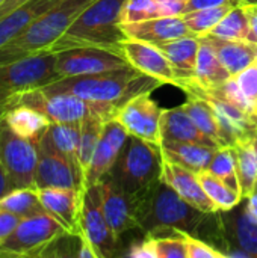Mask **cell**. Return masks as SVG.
<instances>
[{
  "label": "cell",
  "instance_id": "15",
  "mask_svg": "<svg viewBox=\"0 0 257 258\" xmlns=\"http://www.w3.org/2000/svg\"><path fill=\"white\" fill-rule=\"evenodd\" d=\"M127 138L129 135L126 128L117 118H111L105 122L91 165L85 175L83 189L97 184L112 169Z\"/></svg>",
  "mask_w": 257,
  "mask_h": 258
},
{
  "label": "cell",
  "instance_id": "9",
  "mask_svg": "<svg viewBox=\"0 0 257 258\" xmlns=\"http://www.w3.org/2000/svg\"><path fill=\"white\" fill-rule=\"evenodd\" d=\"M38 154V142L17 135L0 119V163L14 189L33 187Z\"/></svg>",
  "mask_w": 257,
  "mask_h": 258
},
{
  "label": "cell",
  "instance_id": "53",
  "mask_svg": "<svg viewBox=\"0 0 257 258\" xmlns=\"http://www.w3.org/2000/svg\"><path fill=\"white\" fill-rule=\"evenodd\" d=\"M254 190H256V192H257V184H256V189H254Z\"/></svg>",
  "mask_w": 257,
  "mask_h": 258
},
{
  "label": "cell",
  "instance_id": "11",
  "mask_svg": "<svg viewBox=\"0 0 257 258\" xmlns=\"http://www.w3.org/2000/svg\"><path fill=\"white\" fill-rule=\"evenodd\" d=\"M130 65L121 50L105 47H76L56 53L59 79L105 73Z\"/></svg>",
  "mask_w": 257,
  "mask_h": 258
},
{
  "label": "cell",
  "instance_id": "46",
  "mask_svg": "<svg viewBox=\"0 0 257 258\" xmlns=\"http://www.w3.org/2000/svg\"><path fill=\"white\" fill-rule=\"evenodd\" d=\"M247 15H248V21H250V41L257 44V3H244Z\"/></svg>",
  "mask_w": 257,
  "mask_h": 258
},
{
  "label": "cell",
  "instance_id": "23",
  "mask_svg": "<svg viewBox=\"0 0 257 258\" xmlns=\"http://www.w3.org/2000/svg\"><path fill=\"white\" fill-rule=\"evenodd\" d=\"M61 0H27L9 14L0 18V47L26 29H29L38 18L50 11Z\"/></svg>",
  "mask_w": 257,
  "mask_h": 258
},
{
  "label": "cell",
  "instance_id": "10",
  "mask_svg": "<svg viewBox=\"0 0 257 258\" xmlns=\"http://www.w3.org/2000/svg\"><path fill=\"white\" fill-rule=\"evenodd\" d=\"M79 225L82 239L92 248L97 258H108L115 254L118 239L105 218L98 183L86 187L82 194Z\"/></svg>",
  "mask_w": 257,
  "mask_h": 258
},
{
  "label": "cell",
  "instance_id": "54",
  "mask_svg": "<svg viewBox=\"0 0 257 258\" xmlns=\"http://www.w3.org/2000/svg\"><path fill=\"white\" fill-rule=\"evenodd\" d=\"M256 62H257V60H256Z\"/></svg>",
  "mask_w": 257,
  "mask_h": 258
},
{
  "label": "cell",
  "instance_id": "51",
  "mask_svg": "<svg viewBox=\"0 0 257 258\" xmlns=\"http://www.w3.org/2000/svg\"><path fill=\"white\" fill-rule=\"evenodd\" d=\"M238 2H239V3H245V2H244V0H238Z\"/></svg>",
  "mask_w": 257,
  "mask_h": 258
},
{
  "label": "cell",
  "instance_id": "48",
  "mask_svg": "<svg viewBox=\"0 0 257 258\" xmlns=\"http://www.w3.org/2000/svg\"><path fill=\"white\" fill-rule=\"evenodd\" d=\"M27 0H5L2 5H0V18L5 17L6 14H9L11 11H14L15 8L21 6L23 3H26Z\"/></svg>",
  "mask_w": 257,
  "mask_h": 258
},
{
  "label": "cell",
  "instance_id": "40",
  "mask_svg": "<svg viewBox=\"0 0 257 258\" xmlns=\"http://www.w3.org/2000/svg\"><path fill=\"white\" fill-rule=\"evenodd\" d=\"M158 17V0H127L123 9V23H136Z\"/></svg>",
  "mask_w": 257,
  "mask_h": 258
},
{
  "label": "cell",
  "instance_id": "7",
  "mask_svg": "<svg viewBox=\"0 0 257 258\" xmlns=\"http://www.w3.org/2000/svg\"><path fill=\"white\" fill-rule=\"evenodd\" d=\"M70 231L48 213L21 219L0 242V257H42L48 246Z\"/></svg>",
  "mask_w": 257,
  "mask_h": 258
},
{
  "label": "cell",
  "instance_id": "16",
  "mask_svg": "<svg viewBox=\"0 0 257 258\" xmlns=\"http://www.w3.org/2000/svg\"><path fill=\"white\" fill-rule=\"evenodd\" d=\"M121 51L132 67L161 80L162 83H171L174 86H179V77L173 63L159 50L158 45L126 38L121 42Z\"/></svg>",
  "mask_w": 257,
  "mask_h": 258
},
{
  "label": "cell",
  "instance_id": "21",
  "mask_svg": "<svg viewBox=\"0 0 257 258\" xmlns=\"http://www.w3.org/2000/svg\"><path fill=\"white\" fill-rule=\"evenodd\" d=\"M158 47L173 63L179 77V88L194 83L195 63L200 50V36L188 35L174 41L158 44Z\"/></svg>",
  "mask_w": 257,
  "mask_h": 258
},
{
  "label": "cell",
  "instance_id": "20",
  "mask_svg": "<svg viewBox=\"0 0 257 258\" xmlns=\"http://www.w3.org/2000/svg\"><path fill=\"white\" fill-rule=\"evenodd\" d=\"M123 30L127 38L150 42V44H164L174 41L182 36L194 35L182 15L179 17H156L136 23H123Z\"/></svg>",
  "mask_w": 257,
  "mask_h": 258
},
{
  "label": "cell",
  "instance_id": "22",
  "mask_svg": "<svg viewBox=\"0 0 257 258\" xmlns=\"http://www.w3.org/2000/svg\"><path fill=\"white\" fill-rule=\"evenodd\" d=\"M177 141V142H194L208 147L220 148L212 139H209L191 119L183 106L162 110L161 116V142Z\"/></svg>",
  "mask_w": 257,
  "mask_h": 258
},
{
  "label": "cell",
  "instance_id": "42",
  "mask_svg": "<svg viewBox=\"0 0 257 258\" xmlns=\"http://www.w3.org/2000/svg\"><path fill=\"white\" fill-rule=\"evenodd\" d=\"M233 77H235L238 86L241 88V91L251 101L257 103V62L248 65L245 70H242L241 73H238Z\"/></svg>",
  "mask_w": 257,
  "mask_h": 258
},
{
  "label": "cell",
  "instance_id": "31",
  "mask_svg": "<svg viewBox=\"0 0 257 258\" xmlns=\"http://www.w3.org/2000/svg\"><path fill=\"white\" fill-rule=\"evenodd\" d=\"M183 109L188 112V115L191 116V119L194 121V124L209 138L212 139L218 147H226L227 142L223 136V130H221V125L212 110V107L204 101L201 100L200 97H195V95H191L189 94V98L186 103L182 104Z\"/></svg>",
  "mask_w": 257,
  "mask_h": 258
},
{
  "label": "cell",
  "instance_id": "2",
  "mask_svg": "<svg viewBox=\"0 0 257 258\" xmlns=\"http://www.w3.org/2000/svg\"><path fill=\"white\" fill-rule=\"evenodd\" d=\"M132 200L138 228L147 234L167 228L192 234L208 216L180 198L162 178L153 181L138 194H133Z\"/></svg>",
  "mask_w": 257,
  "mask_h": 258
},
{
  "label": "cell",
  "instance_id": "30",
  "mask_svg": "<svg viewBox=\"0 0 257 258\" xmlns=\"http://www.w3.org/2000/svg\"><path fill=\"white\" fill-rule=\"evenodd\" d=\"M242 198L250 197L257 184V136L233 145Z\"/></svg>",
  "mask_w": 257,
  "mask_h": 258
},
{
  "label": "cell",
  "instance_id": "28",
  "mask_svg": "<svg viewBox=\"0 0 257 258\" xmlns=\"http://www.w3.org/2000/svg\"><path fill=\"white\" fill-rule=\"evenodd\" d=\"M3 119L17 135L35 141L38 144L52 124L44 115L27 106L9 107L3 115Z\"/></svg>",
  "mask_w": 257,
  "mask_h": 258
},
{
  "label": "cell",
  "instance_id": "17",
  "mask_svg": "<svg viewBox=\"0 0 257 258\" xmlns=\"http://www.w3.org/2000/svg\"><path fill=\"white\" fill-rule=\"evenodd\" d=\"M161 178L167 184H170L179 194L180 198H183L188 204H191L197 210L206 215L220 213V209L217 207V204L204 192L197 172L185 166H180L174 162H170L168 159L164 157Z\"/></svg>",
  "mask_w": 257,
  "mask_h": 258
},
{
  "label": "cell",
  "instance_id": "24",
  "mask_svg": "<svg viewBox=\"0 0 257 258\" xmlns=\"http://www.w3.org/2000/svg\"><path fill=\"white\" fill-rule=\"evenodd\" d=\"M230 77L232 74L218 57L215 48L200 36V50L195 63L194 83L204 91H215L221 88Z\"/></svg>",
  "mask_w": 257,
  "mask_h": 258
},
{
  "label": "cell",
  "instance_id": "8",
  "mask_svg": "<svg viewBox=\"0 0 257 258\" xmlns=\"http://www.w3.org/2000/svg\"><path fill=\"white\" fill-rule=\"evenodd\" d=\"M12 106L32 107L44 115L52 124H82L83 119L94 112L111 119L101 109L73 94L45 92L41 88L14 95L11 98V107Z\"/></svg>",
  "mask_w": 257,
  "mask_h": 258
},
{
  "label": "cell",
  "instance_id": "38",
  "mask_svg": "<svg viewBox=\"0 0 257 258\" xmlns=\"http://www.w3.org/2000/svg\"><path fill=\"white\" fill-rule=\"evenodd\" d=\"M151 240L156 258H188V243L185 231L174 230L171 236H156L151 237Z\"/></svg>",
  "mask_w": 257,
  "mask_h": 258
},
{
  "label": "cell",
  "instance_id": "32",
  "mask_svg": "<svg viewBox=\"0 0 257 258\" xmlns=\"http://www.w3.org/2000/svg\"><path fill=\"white\" fill-rule=\"evenodd\" d=\"M108 119L98 113H89L80 124V141H79V166L82 171L83 183L86 171L91 165L95 147L98 144L103 125Z\"/></svg>",
  "mask_w": 257,
  "mask_h": 258
},
{
  "label": "cell",
  "instance_id": "50",
  "mask_svg": "<svg viewBox=\"0 0 257 258\" xmlns=\"http://www.w3.org/2000/svg\"><path fill=\"white\" fill-rule=\"evenodd\" d=\"M11 107V98H0V119L6 113V110Z\"/></svg>",
  "mask_w": 257,
  "mask_h": 258
},
{
  "label": "cell",
  "instance_id": "19",
  "mask_svg": "<svg viewBox=\"0 0 257 258\" xmlns=\"http://www.w3.org/2000/svg\"><path fill=\"white\" fill-rule=\"evenodd\" d=\"M45 212L59 221L71 234H80V206L82 194L77 189L65 187H35Z\"/></svg>",
  "mask_w": 257,
  "mask_h": 258
},
{
  "label": "cell",
  "instance_id": "43",
  "mask_svg": "<svg viewBox=\"0 0 257 258\" xmlns=\"http://www.w3.org/2000/svg\"><path fill=\"white\" fill-rule=\"evenodd\" d=\"M20 222H21V218H18L17 215L8 210L0 209V242L9 237Z\"/></svg>",
  "mask_w": 257,
  "mask_h": 258
},
{
  "label": "cell",
  "instance_id": "12",
  "mask_svg": "<svg viewBox=\"0 0 257 258\" xmlns=\"http://www.w3.org/2000/svg\"><path fill=\"white\" fill-rule=\"evenodd\" d=\"M188 95H195L204 100L214 110L227 145H235L238 142L247 141L257 136V119L244 113L241 109L229 103L218 94L204 91L198 85H186L182 88Z\"/></svg>",
  "mask_w": 257,
  "mask_h": 258
},
{
  "label": "cell",
  "instance_id": "4",
  "mask_svg": "<svg viewBox=\"0 0 257 258\" xmlns=\"http://www.w3.org/2000/svg\"><path fill=\"white\" fill-rule=\"evenodd\" d=\"M94 0H61L29 29L0 47V63L50 51L76 18Z\"/></svg>",
  "mask_w": 257,
  "mask_h": 258
},
{
  "label": "cell",
  "instance_id": "35",
  "mask_svg": "<svg viewBox=\"0 0 257 258\" xmlns=\"http://www.w3.org/2000/svg\"><path fill=\"white\" fill-rule=\"evenodd\" d=\"M198 180L204 189V192L209 195V198L217 204L220 212H230L236 206L242 203V195L229 187L221 178L215 177L209 171H201L197 172Z\"/></svg>",
  "mask_w": 257,
  "mask_h": 258
},
{
  "label": "cell",
  "instance_id": "14",
  "mask_svg": "<svg viewBox=\"0 0 257 258\" xmlns=\"http://www.w3.org/2000/svg\"><path fill=\"white\" fill-rule=\"evenodd\" d=\"M38 165L33 187H65L83 192V180L77 169L44 139L38 144Z\"/></svg>",
  "mask_w": 257,
  "mask_h": 258
},
{
  "label": "cell",
  "instance_id": "49",
  "mask_svg": "<svg viewBox=\"0 0 257 258\" xmlns=\"http://www.w3.org/2000/svg\"><path fill=\"white\" fill-rule=\"evenodd\" d=\"M244 200H245V204H247L248 212L251 213V216L257 221V192L254 190L250 197H247Z\"/></svg>",
  "mask_w": 257,
  "mask_h": 258
},
{
  "label": "cell",
  "instance_id": "6",
  "mask_svg": "<svg viewBox=\"0 0 257 258\" xmlns=\"http://www.w3.org/2000/svg\"><path fill=\"white\" fill-rule=\"evenodd\" d=\"M59 80L56 53L42 51L14 62L0 63V98H12Z\"/></svg>",
  "mask_w": 257,
  "mask_h": 258
},
{
  "label": "cell",
  "instance_id": "37",
  "mask_svg": "<svg viewBox=\"0 0 257 258\" xmlns=\"http://www.w3.org/2000/svg\"><path fill=\"white\" fill-rule=\"evenodd\" d=\"M233 6L235 5H223V6H215V8L198 9V11L183 14L182 18L194 35L203 36V35H208Z\"/></svg>",
  "mask_w": 257,
  "mask_h": 258
},
{
  "label": "cell",
  "instance_id": "34",
  "mask_svg": "<svg viewBox=\"0 0 257 258\" xmlns=\"http://www.w3.org/2000/svg\"><path fill=\"white\" fill-rule=\"evenodd\" d=\"M0 209L8 210L18 218H30L36 215L47 213L44 206L41 204L35 187H20L12 189L0 200Z\"/></svg>",
  "mask_w": 257,
  "mask_h": 258
},
{
  "label": "cell",
  "instance_id": "18",
  "mask_svg": "<svg viewBox=\"0 0 257 258\" xmlns=\"http://www.w3.org/2000/svg\"><path fill=\"white\" fill-rule=\"evenodd\" d=\"M98 187L101 194L103 213L115 237L120 239L126 231L138 228L132 195L123 192L108 175L98 181Z\"/></svg>",
  "mask_w": 257,
  "mask_h": 258
},
{
  "label": "cell",
  "instance_id": "41",
  "mask_svg": "<svg viewBox=\"0 0 257 258\" xmlns=\"http://www.w3.org/2000/svg\"><path fill=\"white\" fill-rule=\"evenodd\" d=\"M186 243H188V258H226L227 252L217 249L215 246L194 237L191 233L185 231Z\"/></svg>",
  "mask_w": 257,
  "mask_h": 258
},
{
  "label": "cell",
  "instance_id": "33",
  "mask_svg": "<svg viewBox=\"0 0 257 258\" xmlns=\"http://www.w3.org/2000/svg\"><path fill=\"white\" fill-rule=\"evenodd\" d=\"M208 35L227 41H250L251 32H250V21L245 6L244 5L233 6Z\"/></svg>",
  "mask_w": 257,
  "mask_h": 258
},
{
  "label": "cell",
  "instance_id": "3",
  "mask_svg": "<svg viewBox=\"0 0 257 258\" xmlns=\"http://www.w3.org/2000/svg\"><path fill=\"white\" fill-rule=\"evenodd\" d=\"M127 0H94L56 41L50 51L76 47H105L121 50L127 38L123 30V9Z\"/></svg>",
  "mask_w": 257,
  "mask_h": 258
},
{
  "label": "cell",
  "instance_id": "39",
  "mask_svg": "<svg viewBox=\"0 0 257 258\" xmlns=\"http://www.w3.org/2000/svg\"><path fill=\"white\" fill-rule=\"evenodd\" d=\"M209 92H214V94H218L220 97L226 98L229 103H232L233 106H236L238 109H241L244 113L253 116L257 119V103L251 101L242 91L241 88L238 86L235 77L232 76L221 88L215 89V91H209Z\"/></svg>",
  "mask_w": 257,
  "mask_h": 258
},
{
  "label": "cell",
  "instance_id": "25",
  "mask_svg": "<svg viewBox=\"0 0 257 258\" xmlns=\"http://www.w3.org/2000/svg\"><path fill=\"white\" fill-rule=\"evenodd\" d=\"M161 148L165 159L180 166H185L194 172L206 171L217 151L215 147L177 141H162Z\"/></svg>",
  "mask_w": 257,
  "mask_h": 258
},
{
  "label": "cell",
  "instance_id": "26",
  "mask_svg": "<svg viewBox=\"0 0 257 258\" xmlns=\"http://www.w3.org/2000/svg\"><path fill=\"white\" fill-rule=\"evenodd\" d=\"M217 51L218 57L232 76H236L257 60V44L250 41H227L212 35H203Z\"/></svg>",
  "mask_w": 257,
  "mask_h": 258
},
{
  "label": "cell",
  "instance_id": "1",
  "mask_svg": "<svg viewBox=\"0 0 257 258\" xmlns=\"http://www.w3.org/2000/svg\"><path fill=\"white\" fill-rule=\"evenodd\" d=\"M161 85H164L161 80L127 65L97 74L64 77L41 89L45 92L73 94L97 106L109 118H115L117 112L129 100L141 94H151Z\"/></svg>",
  "mask_w": 257,
  "mask_h": 258
},
{
  "label": "cell",
  "instance_id": "44",
  "mask_svg": "<svg viewBox=\"0 0 257 258\" xmlns=\"http://www.w3.org/2000/svg\"><path fill=\"white\" fill-rule=\"evenodd\" d=\"M126 255L130 258H156V252H155V246H153L151 237L147 236L145 240L133 243L130 246V249L126 252Z\"/></svg>",
  "mask_w": 257,
  "mask_h": 258
},
{
  "label": "cell",
  "instance_id": "13",
  "mask_svg": "<svg viewBox=\"0 0 257 258\" xmlns=\"http://www.w3.org/2000/svg\"><path fill=\"white\" fill-rule=\"evenodd\" d=\"M161 116L162 109L150 97L141 94L129 100L115 115L129 136L161 145Z\"/></svg>",
  "mask_w": 257,
  "mask_h": 258
},
{
  "label": "cell",
  "instance_id": "47",
  "mask_svg": "<svg viewBox=\"0 0 257 258\" xmlns=\"http://www.w3.org/2000/svg\"><path fill=\"white\" fill-rule=\"evenodd\" d=\"M12 189H14V186H12L9 177H8V174H6V171H5V168H3V165L0 163V200H2L6 194H9Z\"/></svg>",
  "mask_w": 257,
  "mask_h": 258
},
{
  "label": "cell",
  "instance_id": "52",
  "mask_svg": "<svg viewBox=\"0 0 257 258\" xmlns=\"http://www.w3.org/2000/svg\"><path fill=\"white\" fill-rule=\"evenodd\" d=\"M3 2H5V0H0V5H2V3H3Z\"/></svg>",
  "mask_w": 257,
  "mask_h": 258
},
{
  "label": "cell",
  "instance_id": "45",
  "mask_svg": "<svg viewBox=\"0 0 257 258\" xmlns=\"http://www.w3.org/2000/svg\"><path fill=\"white\" fill-rule=\"evenodd\" d=\"M223 5H244L239 3L238 0H186L185 3V12H192L198 9H206V8H215V6H223Z\"/></svg>",
  "mask_w": 257,
  "mask_h": 258
},
{
  "label": "cell",
  "instance_id": "27",
  "mask_svg": "<svg viewBox=\"0 0 257 258\" xmlns=\"http://www.w3.org/2000/svg\"><path fill=\"white\" fill-rule=\"evenodd\" d=\"M239 206L230 210L232 218L227 219L229 222H224L226 233H230L239 251L248 258H257V221L248 212L245 203L242 207Z\"/></svg>",
  "mask_w": 257,
  "mask_h": 258
},
{
  "label": "cell",
  "instance_id": "29",
  "mask_svg": "<svg viewBox=\"0 0 257 258\" xmlns=\"http://www.w3.org/2000/svg\"><path fill=\"white\" fill-rule=\"evenodd\" d=\"M42 139L61 156H64L80 174L79 166V141H80V124H50ZM83 180V177H82Z\"/></svg>",
  "mask_w": 257,
  "mask_h": 258
},
{
  "label": "cell",
  "instance_id": "5",
  "mask_svg": "<svg viewBox=\"0 0 257 258\" xmlns=\"http://www.w3.org/2000/svg\"><path fill=\"white\" fill-rule=\"evenodd\" d=\"M164 154L159 144L129 136L115 165L106 174L127 195L138 194L161 178Z\"/></svg>",
  "mask_w": 257,
  "mask_h": 258
},
{
  "label": "cell",
  "instance_id": "36",
  "mask_svg": "<svg viewBox=\"0 0 257 258\" xmlns=\"http://www.w3.org/2000/svg\"><path fill=\"white\" fill-rule=\"evenodd\" d=\"M215 177L221 178L229 187L241 194V183L238 175V165H236V153L233 145H226L217 148L209 168L206 169ZM242 195V194H241Z\"/></svg>",
  "mask_w": 257,
  "mask_h": 258
}]
</instances>
